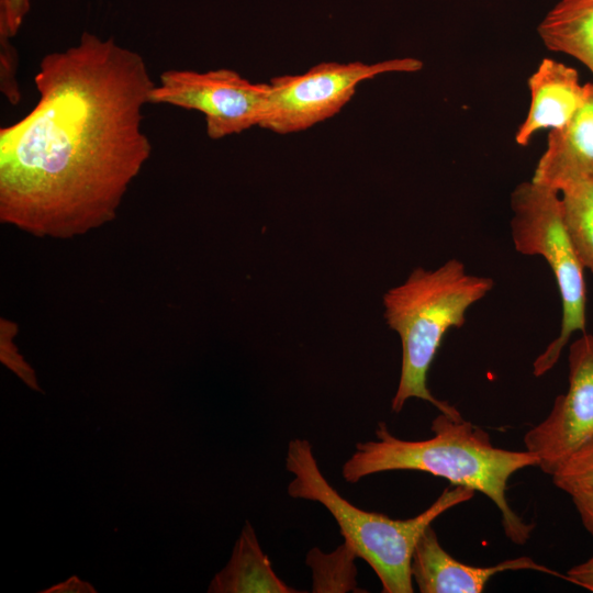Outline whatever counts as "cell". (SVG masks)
<instances>
[{
    "label": "cell",
    "mask_w": 593,
    "mask_h": 593,
    "mask_svg": "<svg viewBox=\"0 0 593 593\" xmlns=\"http://www.w3.org/2000/svg\"><path fill=\"white\" fill-rule=\"evenodd\" d=\"M38 100L0 128V220L38 237L69 238L112 221L152 154L143 108L156 82L144 57L82 32L43 56Z\"/></svg>",
    "instance_id": "1"
},
{
    "label": "cell",
    "mask_w": 593,
    "mask_h": 593,
    "mask_svg": "<svg viewBox=\"0 0 593 593\" xmlns=\"http://www.w3.org/2000/svg\"><path fill=\"white\" fill-rule=\"evenodd\" d=\"M433 437L405 440L392 435L384 422L376 429L377 440L359 443L344 463L348 483L394 470L427 472L486 495L499 508L506 537L516 545L530 538L534 523H526L506 497L510 478L527 467H538V457L528 450H508L492 444L490 435L461 415L440 413L433 419Z\"/></svg>",
    "instance_id": "2"
},
{
    "label": "cell",
    "mask_w": 593,
    "mask_h": 593,
    "mask_svg": "<svg viewBox=\"0 0 593 593\" xmlns=\"http://www.w3.org/2000/svg\"><path fill=\"white\" fill-rule=\"evenodd\" d=\"M493 286V279L470 275L461 261L450 259L434 270L414 269L402 284L385 292L384 318L402 345L393 412H401L409 399L416 398L440 413L461 415L455 406L432 394L427 374L444 335L451 327L463 326L468 309Z\"/></svg>",
    "instance_id": "3"
},
{
    "label": "cell",
    "mask_w": 593,
    "mask_h": 593,
    "mask_svg": "<svg viewBox=\"0 0 593 593\" xmlns=\"http://www.w3.org/2000/svg\"><path fill=\"white\" fill-rule=\"evenodd\" d=\"M286 468L293 475L288 494L318 502L332 514L345 542L372 568L384 593L414 592L411 563L419 537L446 511L474 496L473 490L455 485L445 489L417 516L393 519L359 508L344 499L321 472L306 439L295 438L289 443Z\"/></svg>",
    "instance_id": "4"
},
{
    "label": "cell",
    "mask_w": 593,
    "mask_h": 593,
    "mask_svg": "<svg viewBox=\"0 0 593 593\" xmlns=\"http://www.w3.org/2000/svg\"><path fill=\"white\" fill-rule=\"evenodd\" d=\"M511 209L515 249L546 259L561 299L560 333L533 362L534 376L541 377L556 366L571 336L585 333L584 266L567 233L559 191L533 180L524 181L511 194Z\"/></svg>",
    "instance_id": "5"
},
{
    "label": "cell",
    "mask_w": 593,
    "mask_h": 593,
    "mask_svg": "<svg viewBox=\"0 0 593 593\" xmlns=\"http://www.w3.org/2000/svg\"><path fill=\"white\" fill-rule=\"evenodd\" d=\"M422 67L423 63L414 57L373 64L324 61L301 75L273 77L260 127L281 135L307 130L337 114L360 82L389 72H415Z\"/></svg>",
    "instance_id": "6"
},
{
    "label": "cell",
    "mask_w": 593,
    "mask_h": 593,
    "mask_svg": "<svg viewBox=\"0 0 593 593\" xmlns=\"http://www.w3.org/2000/svg\"><path fill=\"white\" fill-rule=\"evenodd\" d=\"M269 92V82H251L228 68L169 69L160 74L149 103L201 112L208 136L220 139L261 126Z\"/></svg>",
    "instance_id": "7"
},
{
    "label": "cell",
    "mask_w": 593,
    "mask_h": 593,
    "mask_svg": "<svg viewBox=\"0 0 593 593\" xmlns=\"http://www.w3.org/2000/svg\"><path fill=\"white\" fill-rule=\"evenodd\" d=\"M568 389L547 417L524 435L525 449L552 475L575 451L593 439V335L582 333L570 345Z\"/></svg>",
    "instance_id": "8"
},
{
    "label": "cell",
    "mask_w": 593,
    "mask_h": 593,
    "mask_svg": "<svg viewBox=\"0 0 593 593\" xmlns=\"http://www.w3.org/2000/svg\"><path fill=\"white\" fill-rule=\"evenodd\" d=\"M517 570H534L562 577L526 556L490 567L460 562L441 547L432 525L419 537L411 563L413 582L422 593H480L495 574Z\"/></svg>",
    "instance_id": "9"
},
{
    "label": "cell",
    "mask_w": 593,
    "mask_h": 593,
    "mask_svg": "<svg viewBox=\"0 0 593 593\" xmlns=\"http://www.w3.org/2000/svg\"><path fill=\"white\" fill-rule=\"evenodd\" d=\"M533 181L556 189L593 180V82L585 83L583 102L561 127L551 130Z\"/></svg>",
    "instance_id": "10"
},
{
    "label": "cell",
    "mask_w": 593,
    "mask_h": 593,
    "mask_svg": "<svg viewBox=\"0 0 593 593\" xmlns=\"http://www.w3.org/2000/svg\"><path fill=\"white\" fill-rule=\"evenodd\" d=\"M530 105L528 113L515 133L521 146L529 144L540 130L563 126L577 112L585 96L578 71L563 63L544 58L528 78Z\"/></svg>",
    "instance_id": "11"
},
{
    "label": "cell",
    "mask_w": 593,
    "mask_h": 593,
    "mask_svg": "<svg viewBox=\"0 0 593 593\" xmlns=\"http://www.w3.org/2000/svg\"><path fill=\"white\" fill-rule=\"evenodd\" d=\"M210 593H294L273 571L255 530L246 522L226 567L215 574Z\"/></svg>",
    "instance_id": "12"
},
{
    "label": "cell",
    "mask_w": 593,
    "mask_h": 593,
    "mask_svg": "<svg viewBox=\"0 0 593 593\" xmlns=\"http://www.w3.org/2000/svg\"><path fill=\"white\" fill-rule=\"evenodd\" d=\"M537 31L549 51L575 58L593 74V0H560Z\"/></svg>",
    "instance_id": "13"
},
{
    "label": "cell",
    "mask_w": 593,
    "mask_h": 593,
    "mask_svg": "<svg viewBox=\"0 0 593 593\" xmlns=\"http://www.w3.org/2000/svg\"><path fill=\"white\" fill-rule=\"evenodd\" d=\"M563 223L584 268L593 272V180L560 190Z\"/></svg>",
    "instance_id": "14"
},
{
    "label": "cell",
    "mask_w": 593,
    "mask_h": 593,
    "mask_svg": "<svg viewBox=\"0 0 593 593\" xmlns=\"http://www.w3.org/2000/svg\"><path fill=\"white\" fill-rule=\"evenodd\" d=\"M355 551L345 542L335 552L325 555L316 548L307 555L312 568L314 592H345L356 588Z\"/></svg>",
    "instance_id": "15"
},
{
    "label": "cell",
    "mask_w": 593,
    "mask_h": 593,
    "mask_svg": "<svg viewBox=\"0 0 593 593\" xmlns=\"http://www.w3.org/2000/svg\"><path fill=\"white\" fill-rule=\"evenodd\" d=\"M551 478L553 484L570 496L593 492V439L575 451Z\"/></svg>",
    "instance_id": "16"
},
{
    "label": "cell",
    "mask_w": 593,
    "mask_h": 593,
    "mask_svg": "<svg viewBox=\"0 0 593 593\" xmlns=\"http://www.w3.org/2000/svg\"><path fill=\"white\" fill-rule=\"evenodd\" d=\"M18 53L10 38H0V87L11 104H18L21 93L16 81Z\"/></svg>",
    "instance_id": "17"
},
{
    "label": "cell",
    "mask_w": 593,
    "mask_h": 593,
    "mask_svg": "<svg viewBox=\"0 0 593 593\" xmlns=\"http://www.w3.org/2000/svg\"><path fill=\"white\" fill-rule=\"evenodd\" d=\"M12 326L9 329L8 325H2L1 328V361L14 371L27 387L33 390L41 391L36 377L32 368L24 361L23 357L18 353L16 347L13 345Z\"/></svg>",
    "instance_id": "18"
},
{
    "label": "cell",
    "mask_w": 593,
    "mask_h": 593,
    "mask_svg": "<svg viewBox=\"0 0 593 593\" xmlns=\"http://www.w3.org/2000/svg\"><path fill=\"white\" fill-rule=\"evenodd\" d=\"M31 9V0H0V38L14 37Z\"/></svg>",
    "instance_id": "19"
},
{
    "label": "cell",
    "mask_w": 593,
    "mask_h": 593,
    "mask_svg": "<svg viewBox=\"0 0 593 593\" xmlns=\"http://www.w3.org/2000/svg\"><path fill=\"white\" fill-rule=\"evenodd\" d=\"M570 497L584 528L593 537V492L577 493Z\"/></svg>",
    "instance_id": "20"
},
{
    "label": "cell",
    "mask_w": 593,
    "mask_h": 593,
    "mask_svg": "<svg viewBox=\"0 0 593 593\" xmlns=\"http://www.w3.org/2000/svg\"><path fill=\"white\" fill-rule=\"evenodd\" d=\"M568 581L593 592V556L567 571Z\"/></svg>",
    "instance_id": "21"
},
{
    "label": "cell",
    "mask_w": 593,
    "mask_h": 593,
    "mask_svg": "<svg viewBox=\"0 0 593 593\" xmlns=\"http://www.w3.org/2000/svg\"><path fill=\"white\" fill-rule=\"evenodd\" d=\"M42 593H94V588L87 581L80 580L77 575H72L64 582H60Z\"/></svg>",
    "instance_id": "22"
}]
</instances>
